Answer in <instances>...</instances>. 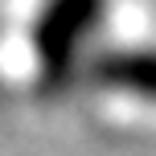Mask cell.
<instances>
[{
  "label": "cell",
  "mask_w": 156,
  "mask_h": 156,
  "mask_svg": "<svg viewBox=\"0 0 156 156\" xmlns=\"http://www.w3.org/2000/svg\"><path fill=\"white\" fill-rule=\"evenodd\" d=\"M107 78L119 86V90H136V94L156 99V58H127V62L111 66Z\"/></svg>",
  "instance_id": "6da1fadb"
}]
</instances>
